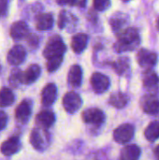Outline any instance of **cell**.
Returning a JSON list of instances; mask_svg holds the SVG:
<instances>
[{"mask_svg":"<svg viewBox=\"0 0 159 160\" xmlns=\"http://www.w3.org/2000/svg\"><path fill=\"white\" fill-rule=\"evenodd\" d=\"M140 36L135 28H127L121 32L118 40L114 45L117 52H128L135 50L140 44Z\"/></svg>","mask_w":159,"mask_h":160,"instance_id":"6da1fadb","label":"cell"},{"mask_svg":"<svg viewBox=\"0 0 159 160\" xmlns=\"http://www.w3.org/2000/svg\"><path fill=\"white\" fill-rule=\"evenodd\" d=\"M65 52L66 45L62 41L61 38L59 36H54L49 39L43 51V55L47 59H50L54 56H61L65 53Z\"/></svg>","mask_w":159,"mask_h":160,"instance_id":"7a4b0ae2","label":"cell"},{"mask_svg":"<svg viewBox=\"0 0 159 160\" xmlns=\"http://www.w3.org/2000/svg\"><path fill=\"white\" fill-rule=\"evenodd\" d=\"M30 142L36 150H44L49 143V134L41 128H34L30 134Z\"/></svg>","mask_w":159,"mask_h":160,"instance_id":"3957f363","label":"cell"},{"mask_svg":"<svg viewBox=\"0 0 159 160\" xmlns=\"http://www.w3.org/2000/svg\"><path fill=\"white\" fill-rule=\"evenodd\" d=\"M134 136V127L130 124H123L119 126L113 132V139L120 144L127 143Z\"/></svg>","mask_w":159,"mask_h":160,"instance_id":"277c9868","label":"cell"},{"mask_svg":"<svg viewBox=\"0 0 159 160\" xmlns=\"http://www.w3.org/2000/svg\"><path fill=\"white\" fill-rule=\"evenodd\" d=\"M82 100L79 94L68 92L63 98V106L68 113H75L82 107Z\"/></svg>","mask_w":159,"mask_h":160,"instance_id":"5b68a950","label":"cell"},{"mask_svg":"<svg viewBox=\"0 0 159 160\" xmlns=\"http://www.w3.org/2000/svg\"><path fill=\"white\" fill-rule=\"evenodd\" d=\"M82 120L86 124L94 125V126H100L105 121V114L104 112L97 108H90L85 111H83L82 114Z\"/></svg>","mask_w":159,"mask_h":160,"instance_id":"8992f818","label":"cell"},{"mask_svg":"<svg viewBox=\"0 0 159 160\" xmlns=\"http://www.w3.org/2000/svg\"><path fill=\"white\" fill-rule=\"evenodd\" d=\"M110 79L99 72H96L91 77V85L93 90L97 94L106 92L110 87Z\"/></svg>","mask_w":159,"mask_h":160,"instance_id":"52a82bcc","label":"cell"},{"mask_svg":"<svg viewBox=\"0 0 159 160\" xmlns=\"http://www.w3.org/2000/svg\"><path fill=\"white\" fill-rule=\"evenodd\" d=\"M137 61L139 65L142 68H152L157 64V53L150 52L146 49H142L137 54Z\"/></svg>","mask_w":159,"mask_h":160,"instance_id":"ba28073f","label":"cell"},{"mask_svg":"<svg viewBox=\"0 0 159 160\" xmlns=\"http://www.w3.org/2000/svg\"><path fill=\"white\" fill-rule=\"evenodd\" d=\"M141 106L143 112L148 114L159 112V99L154 95H145L141 100Z\"/></svg>","mask_w":159,"mask_h":160,"instance_id":"9c48e42d","label":"cell"},{"mask_svg":"<svg viewBox=\"0 0 159 160\" xmlns=\"http://www.w3.org/2000/svg\"><path fill=\"white\" fill-rule=\"evenodd\" d=\"M25 56L26 52L23 47L21 45H15L9 50L7 59L11 66H19L24 61Z\"/></svg>","mask_w":159,"mask_h":160,"instance_id":"30bf717a","label":"cell"},{"mask_svg":"<svg viewBox=\"0 0 159 160\" xmlns=\"http://www.w3.org/2000/svg\"><path fill=\"white\" fill-rule=\"evenodd\" d=\"M57 98V88L54 83H48L41 92V103L44 107L52 106Z\"/></svg>","mask_w":159,"mask_h":160,"instance_id":"8fae6325","label":"cell"},{"mask_svg":"<svg viewBox=\"0 0 159 160\" xmlns=\"http://www.w3.org/2000/svg\"><path fill=\"white\" fill-rule=\"evenodd\" d=\"M31 112H32L31 102L28 99H25V100L22 101L16 108L15 117H16L17 121H19L20 123L26 124L30 118Z\"/></svg>","mask_w":159,"mask_h":160,"instance_id":"7c38bea8","label":"cell"},{"mask_svg":"<svg viewBox=\"0 0 159 160\" xmlns=\"http://www.w3.org/2000/svg\"><path fill=\"white\" fill-rule=\"evenodd\" d=\"M20 149H21V142L18 137H11L7 139L2 143L0 147L1 153L6 157H9L16 154L17 152H19Z\"/></svg>","mask_w":159,"mask_h":160,"instance_id":"4fadbf2b","label":"cell"},{"mask_svg":"<svg viewBox=\"0 0 159 160\" xmlns=\"http://www.w3.org/2000/svg\"><path fill=\"white\" fill-rule=\"evenodd\" d=\"M54 121H55L54 113L48 110L41 111L36 116V123L39 127V128L47 129L53 125Z\"/></svg>","mask_w":159,"mask_h":160,"instance_id":"5bb4252c","label":"cell"},{"mask_svg":"<svg viewBox=\"0 0 159 160\" xmlns=\"http://www.w3.org/2000/svg\"><path fill=\"white\" fill-rule=\"evenodd\" d=\"M41 69L38 65H31L27 68V69L24 72H22V83L24 84H30L35 82L39 75H40Z\"/></svg>","mask_w":159,"mask_h":160,"instance_id":"9a60e30c","label":"cell"},{"mask_svg":"<svg viewBox=\"0 0 159 160\" xmlns=\"http://www.w3.org/2000/svg\"><path fill=\"white\" fill-rule=\"evenodd\" d=\"M29 34V28L24 22H16L10 27V36L13 39H22Z\"/></svg>","mask_w":159,"mask_h":160,"instance_id":"2e32d148","label":"cell"},{"mask_svg":"<svg viewBox=\"0 0 159 160\" xmlns=\"http://www.w3.org/2000/svg\"><path fill=\"white\" fill-rule=\"evenodd\" d=\"M82 70L79 65H74L70 68L67 75V82L73 87H79L82 84Z\"/></svg>","mask_w":159,"mask_h":160,"instance_id":"e0dca14e","label":"cell"},{"mask_svg":"<svg viewBox=\"0 0 159 160\" xmlns=\"http://www.w3.org/2000/svg\"><path fill=\"white\" fill-rule=\"evenodd\" d=\"M88 42V37L85 34L80 33L75 35L71 40V48L76 53H81L86 48Z\"/></svg>","mask_w":159,"mask_h":160,"instance_id":"ac0fdd59","label":"cell"},{"mask_svg":"<svg viewBox=\"0 0 159 160\" xmlns=\"http://www.w3.org/2000/svg\"><path fill=\"white\" fill-rule=\"evenodd\" d=\"M36 26L40 31L50 30L53 26V17L50 13H42L37 18Z\"/></svg>","mask_w":159,"mask_h":160,"instance_id":"d6986e66","label":"cell"},{"mask_svg":"<svg viewBox=\"0 0 159 160\" xmlns=\"http://www.w3.org/2000/svg\"><path fill=\"white\" fill-rule=\"evenodd\" d=\"M141 156V149L136 144L127 145L121 152V160H138Z\"/></svg>","mask_w":159,"mask_h":160,"instance_id":"ffe728a7","label":"cell"},{"mask_svg":"<svg viewBox=\"0 0 159 160\" xmlns=\"http://www.w3.org/2000/svg\"><path fill=\"white\" fill-rule=\"evenodd\" d=\"M128 100H129V98L126 94H124V93H114L110 97L109 103L112 106H113V107H115L117 109H122L128 103Z\"/></svg>","mask_w":159,"mask_h":160,"instance_id":"44dd1931","label":"cell"},{"mask_svg":"<svg viewBox=\"0 0 159 160\" xmlns=\"http://www.w3.org/2000/svg\"><path fill=\"white\" fill-rule=\"evenodd\" d=\"M15 100L14 94L7 87H3L0 90V107H7L10 106Z\"/></svg>","mask_w":159,"mask_h":160,"instance_id":"7402d4cb","label":"cell"},{"mask_svg":"<svg viewBox=\"0 0 159 160\" xmlns=\"http://www.w3.org/2000/svg\"><path fill=\"white\" fill-rule=\"evenodd\" d=\"M144 136L149 142H155L159 138V121H154L146 128Z\"/></svg>","mask_w":159,"mask_h":160,"instance_id":"603a6c76","label":"cell"},{"mask_svg":"<svg viewBox=\"0 0 159 160\" xmlns=\"http://www.w3.org/2000/svg\"><path fill=\"white\" fill-rule=\"evenodd\" d=\"M142 81H143V84H144L145 87L152 88V87L156 86L158 83L159 79L158 76L157 75L156 72H154V71L149 69V70L144 72Z\"/></svg>","mask_w":159,"mask_h":160,"instance_id":"cb8c5ba5","label":"cell"},{"mask_svg":"<svg viewBox=\"0 0 159 160\" xmlns=\"http://www.w3.org/2000/svg\"><path fill=\"white\" fill-rule=\"evenodd\" d=\"M112 67H113V68L115 69V71L119 75H122L124 72H126L128 69V68H129V61H128L127 58H120L118 61L113 63Z\"/></svg>","mask_w":159,"mask_h":160,"instance_id":"d4e9b609","label":"cell"},{"mask_svg":"<svg viewBox=\"0 0 159 160\" xmlns=\"http://www.w3.org/2000/svg\"><path fill=\"white\" fill-rule=\"evenodd\" d=\"M63 62V55L61 56H54L50 59H48L47 62V69L49 72H53L59 68Z\"/></svg>","mask_w":159,"mask_h":160,"instance_id":"484cf974","label":"cell"},{"mask_svg":"<svg viewBox=\"0 0 159 160\" xmlns=\"http://www.w3.org/2000/svg\"><path fill=\"white\" fill-rule=\"evenodd\" d=\"M110 23L112 27V29L114 31L116 30H120L122 28V26L126 23V19L124 16L121 15H116L114 17H112L110 21Z\"/></svg>","mask_w":159,"mask_h":160,"instance_id":"4316f807","label":"cell"},{"mask_svg":"<svg viewBox=\"0 0 159 160\" xmlns=\"http://www.w3.org/2000/svg\"><path fill=\"white\" fill-rule=\"evenodd\" d=\"M9 82L14 87H16L20 83H22V71H20V69L14 68L11 71V74L9 77Z\"/></svg>","mask_w":159,"mask_h":160,"instance_id":"83f0119b","label":"cell"},{"mask_svg":"<svg viewBox=\"0 0 159 160\" xmlns=\"http://www.w3.org/2000/svg\"><path fill=\"white\" fill-rule=\"evenodd\" d=\"M111 0H94V7L98 11H104L109 8Z\"/></svg>","mask_w":159,"mask_h":160,"instance_id":"f1b7e54d","label":"cell"},{"mask_svg":"<svg viewBox=\"0 0 159 160\" xmlns=\"http://www.w3.org/2000/svg\"><path fill=\"white\" fill-rule=\"evenodd\" d=\"M7 116L6 114V112L0 111V130L4 129L7 126Z\"/></svg>","mask_w":159,"mask_h":160,"instance_id":"f546056e","label":"cell"},{"mask_svg":"<svg viewBox=\"0 0 159 160\" xmlns=\"http://www.w3.org/2000/svg\"><path fill=\"white\" fill-rule=\"evenodd\" d=\"M67 22V19H66V14H65V11H62L60 13V16H59V22H58V26L60 28H64L65 27V24Z\"/></svg>","mask_w":159,"mask_h":160,"instance_id":"4dcf8cb0","label":"cell"},{"mask_svg":"<svg viewBox=\"0 0 159 160\" xmlns=\"http://www.w3.org/2000/svg\"><path fill=\"white\" fill-rule=\"evenodd\" d=\"M56 2L59 5H70V6L79 4V0H56Z\"/></svg>","mask_w":159,"mask_h":160,"instance_id":"1f68e13d","label":"cell"},{"mask_svg":"<svg viewBox=\"0 0 159 160\" xmlns=\"http://www.w3.org/2000/svg\"><path fill=\"white\" fill-rule=\"evenodd\" d=\"M7 8V0H0V16L4 15Z\"/></svg>","mask_w":159,"mask_h":160,"instance_id":"d6a6232c","label":"cell"},{"mask_svg":"<svg viewBox=\"0 0 159 160\" xmlns=\"http://www.w3.org/2000/svg\"><path fill=\"white\" fill-rule=\"evenodd\" d=\"M154 153H155V156H156V158L159 160V145H157L156 148H155V150H154Z\"/></svg>","mask_w":159,"mask_h":160,"instance_id":"836d02e7","label":"cell"},{"mask_svg":"<svg viewBox=\"0 0 159 160\" xmlns=\"http://www.w3.org/2000/svg\"><path fill=\"white\" fill-rule=\"evenodd\" d=\"M124 2H127V1H129V0H123Z\"/></svg>","mask_w":159,"mask_h":160,"instance_id":"e575fe53","label":"cell"}]
</instances>
